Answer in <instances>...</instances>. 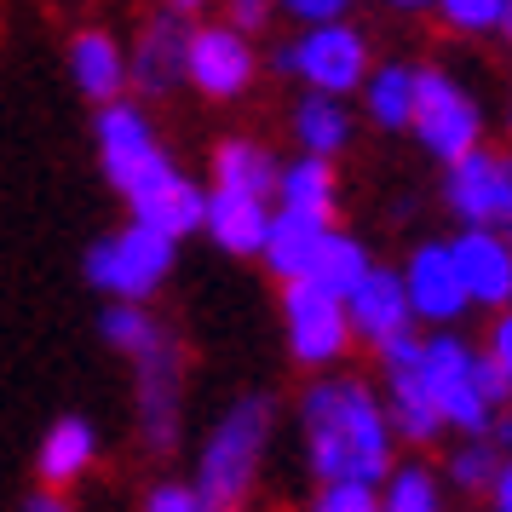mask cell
I'll list each match as a JSON object with an SVG mask.
<instances>
[{
  "instance_id": "cell-5",
  "label": "cell",
  "mask_w": 512,
  "mask_h": 512,
  "mask_svg": "<svg viewBox=\"0 0 512 512\" xmlns=\"http://www.w3.org/2000/svg\"><path fill=\"white\" fill-rule=\"evenodd\" d=\"M288 340L305 363H328L334 351L346 346V311L340 294L317 277H288Z\"/></svg>"
},
{
  "instance_id": "cell-39",
  "label": "cell",
  "mask_w": 512,
  "mask_h": 512,
  "mask_svg": "<svg viewBox=\"0 0 512 512\" xmlns=\"http://www.w3.org/2000/svg\"><path fill=\"white\" fill-rule=\"evenodd\" d=\"M507 179H512V162H507ZM495 231H507V242H512V196H507V213H501V225Z\"/></svg>"
},
{
  "instance_id": "cell-31",
  "label": "cell",
  "mask_w": 512,
  "mask_h": 512,
  "mask_svg": "<svg viewBox=\"0 0 512 512\" xmlns=\"http://www.w3.org/2000/svg\"><path fill=\"white\" fill-rule=\"evenodd\" d=\"M495 461H501V449H495V443H484V449H461V455H455V484L478 489V484H489V478H501Z\"/></svg>"
},
{
  "instance_id": "cell-10",
  "label": "cell",
  "mask_w": 512,
  "mask_h": 512,
  "mask_svg": "<svg viewBox=\"0 0 512 512\" xmlns=\"http://www.w3.org/2000/svg\"><path fill=\"white\" fill-rule=\"evenodd\" d=\"M98 150H104V173H110V185H121V190H133L150 167L162 162V150L150 144L144 116L139 110H127V104H110V110L98 116Z\"/></svg>"
},
{
  "instance_id": "cell-14",
  "label": "cell",
  "mask_w": 512,
  "mask_h": 512,
  "mask_svg": "<svg viewBox=\"0 0 512 512\" xmlns=\"http://www.w3.org/2000/svg\"><path fill=\"white\" fill-rule=\"evenodd\" d=\"M409 294H415V311L420 317H432V323H449L455 311H461L472 294H466V277L461 265H455V248H420L409 259Z\"/></svg>"
},
{
  "instance_id": "cell-8",
  "label": "cell",
  "mask_w": 512,
  "mask_h": 512,
  "mask_svg": "<svg viewBox=\"0 0 512 512\" xmlns=\"http://www.w3.org/2000/svg\"><path fill=\"white\" fill-rule=\"evenodd\" d=\"M139 363V409H144V432L156 449H173L179 438V346L173 340H156V346L133 357Z\"/></svg>"
},
{
  "instance_id": "cell-25",
  "label": "cell",
  "mask_w": 512,
  "mask_h": 512,
  "mask_svg": "<svg viewBox=\"0 0 512 512\" xmlns=\"http://www.w3.org/2000/svg\"><path fill=\"white\" fill-rule=\"evenodd\" d=\"M369 110L380 127H409L415 121V75L409 70H380L369 87Z\"/></svg>"
},
{
  "instance_id": "cell-1",
  "label": "cell",
  "mask_w": 512,
  "mask_h": 512,
  "mask_svg": "<svg viewBox=\"0 0 512 512\" xmlns=\"http://www.w3.org/2000/svg\"><path fill=\"white\" fill-rule=\"evenodd\" d=\"M265 426H271V403L265 397H248V403H236L231 415L219 420V432L202 449V484H196L208 495V507H236L248 495L254 461L265 449Z\"/></svg>"
},
{
  "instance_id": "cell-18",
  "label": "cell",
  "mask_w": 512,
  "mask_h": 512,
  "mask_svg": "<svg viewBox=\"0 0 512 512\" xmlns=\"http://www.w3.org/2000/svg\"><path fill=\"white\" fill-rule=\"evenodd\" d=\"M323 242H328V219L282 208V219H271V236H265V259L277 265V277H311Z\"/></svg>"
},
{
  "instance_id": "cell-6",
  "label": "cell",
  "mask_w": 512,
  "mask_h": 512,
  "mask_svg": "<svg viewBox=\"0 0 512 512\" xmlns=\"http://www.w3.org/2000/svg\"><path fill=\"white\" fill-rule=\"evenodd\" d=\"M426 374H432V392H438L443 420H455L466 432H484L495 403H489L484 386H478V357H472L461 340H432V346H426Z\"/></svg>"
},
{
  "instance_id": "cell-30",
  "label": "cell",
  "mask_w": 512,
  "mask_h": 512,
  "mask_svg": "<svg viewBox=\"0 0 512 512\" xmlns=\"http://www.w3.org/2000/svg\"><path fill=\"white\" fill-rule=\"evenodd\" d=\"M317 512H380V501L369 495V484H363V478H328Z\"/></svg>"
},
{
  "instance_id": "cell-40",
  "label": "cell",
  "mask_w": 512,
  "mask_h": 512,
  "mask_svg": "<svg viewBox=\"0 0 512 512\" xmlns=\"http://www.w3.org/2000/svg\"><path fill=\"white\" fill-rule=\"evenodd\" d=\"M167 6H179V12H190V6H202V0H167Z\"/></svg>"
},
{
  "instance_id": "cell-35",
  "label": "cell",
  "mask_w": 512,
  "mask_h": 512,
  "mask_svg": "<svg viewBox=\"0 0 512 512\" xmlns=\"http://www.w3.org/2000/svg\"><path fill=\"white\" fill-rule=\"evenodd\" d=\"M495 357H501V363L512 369V311L501 317V323H495Z\"/></svg>"
},
{
  "instance_id": "cell-15",
  "label": "cell",
  "mask_w": 512,
  "mask_h": 512,
  "mask_svg": "<svg viewBox=\"0 0 512 512\" xmlns=\"http://www.w3.org/2000/svg\"><path fill=\"white\" fill-rule=\"evenodd\" d=\"M346 305H351V323L380 346V340H392L397 328H409V305H415V294H409V277L369 271V277L346 294Z\"/></svg>"
},
{
  "instance_id": "cell-7",
  "label": "cell",
  "mask_w": 512,
  "mask_h": 512,
  "mask_svg": "<svg viewBox=\"0 0 512 512\" xmlns=\"http://www.w3.org/2000/svg\"><path fill=\"white\" fill-rule=\"evenodd\" d=\"M127 202H133V213H139L144 225H156V231H167V236H185V231H196V225L208 219L202 190L185 185V179H179L167 162L150 167L139 185L127 190Z\"/></svg>"
},
{
  "instance_id": "cell-9",
  "label": "cell",
  "mask_w": 512,
  "mask_h": 512,
  "mask_svg": "<svg viewBox=\"0 0 512 512\" xmlns=\"http://www.w3.org/2000/svg\"><path fill=\"white\" fill-rule=\"evenodd\" d=\"M507 196H512V179L501 156L472 150L461 162H449V208L461 213L466 225H501Z\"/></svg>"
},
{
  "instance_id": "cell-29",
  "label": "cell",
  "mask_w": 512,
  "mask_h": 512,
  "mask_svg": "<svg viewBox=\"0 0 512 512\" xmlns=\"http://www.w3.org/2000/svg\"><path fill=\"white\" fill-rule=\"evenodd\" d=\"M455 29H495L507 18V0H438Z\"/></svg>"
},
{
  "instance_id": "cell-27",
  "label": "cell",
  "mask_w": 512,
  "mask_h": 512,
  "mask_svg": "<svg viewBox=\"0 0 512 512\" xmlns=\"http://www.w3.org/2000/svg\"><path fill=\"white\" fill-rule=\"evenodd\" d=\"M104 340L116 351H127V357H144V351L162 340V328L150 323L144 311H133V305H110L104 311Z\"/></svg>"
},
{
  "instance_id": "cell-16",
  "label": "cell",
  "mask_w": 512,
  "mask_h": 512,
  "mask_svg": "<svg viewBox=\"0 0 512 512\" xmlns=\"http://www.w3.org/2000/svg\"><path fill=\"white\" fill-rule=\"evenodd\" d=\"M346 392V455H351V478H363V484H374V478H386V415H380V403H374L357 380H346L340 386Z\"/></svg>"
},
{
  "instance_id": "cell-21",
  "label": "cell",
  "mask_w": 512,
  "mask_h": 512,
  "mask_svg": "<svg viewBox=\"0 0 512 512\" xmlns=\"http://www.w3.org/2000/svg\"><path fill=\"white\" fill-rule=\"evenodd\" d=\"M70 64H75L81 93H93V98L110 104V93L121 87V52H116V41H110V35H98V29H87V35H75Z\"/></svg>"
},
{
  "instance_id": "cell-23",
  "label": "cell",
  "mask_w": 512,
  "mask_h": 512,
  "mask_svg": "<svg viewBox=\"0 0 512 512\" xmlns=\"http://www.w3.org/2000/svg\"><path fill=\"white\" fill-rule=\"evenodd\" d=\"M282 202L294 213H311V219H328V213H334V173L323 167V156L294 162L282 173Z\"/></svg>"
},
{
  "instance_id": "cell-4",
  "label": "cell",
  "mask_w": 512,
  "mask_h": 512,
  "mask_svg": "<svg viewBox=\"0 0 512 512\" xmlns=\"http://www.w3.org/2000/svg\"><path fill=\"white\" fill-rule=\"evenodd\" d=\"M380 357L392 369V397H397V426L403 438L432 443L438 438V392H432V374H426V346H420L409 328H397L392 340H380Z\"/></svg>"
},
{
  "instance_id": "cell-28",
  "label": "cell",
  "mask_w": 512,
  "mask_h": 512,
  "mask_svg": "<svg viewBox=\"0 0 512 512\" xmlns=\"http://www.w3.org/2000/svg\"><path fill=\"white\" fill-rule=\"evenodd\" d=\"M386 512H438V489L426 472H397L392 495H386Z\"/></svg>"
},
{
  "instance_id": "cell-13",
  "label": "cell",
  "mask_w": 512,
  "mask_h": 512,
  "mask_svg": "<svg viewBox=\"0 0 512 512\" xmlns=\"http://www.w3.org/2000/svg\"><path fill=\"white\" fill-rule=\"evenodd\" d=\"M300 75L317 81L323 93H351L363 81V41L351 29H340V18L323 29H311L300 41Z\"/></svg>"
},
{
  "instance_id": "cell-11",
  "label": "cell",
  "mask_w": 512,
  "mask_h": 512,
  "mask_svg": "<svg viewBox=\"0 0 512 512\" xmlns=\"http://www.w3.org/2000/svg\"><path fill=\"white\" fill-rule=\"evenodd\" d=\"M248 75H254V52L242 41V29H196V41H190V81L213 98H231L248 87Z\"/></svg>"
},
{
  "instance_id": "cell-34",
  "label": "cell",
  "mask_w": 512,
  "mask_h": 512,
  "mask_svg": "<svg viewBox=\"0 0 512 512\" xmlns=\"http://www.w3.org/2000/svg\"><path fill=\"white\" fill-rule=\"evenodd\" d=\"M231 24L236 29H259L265 24V0H231Z\"/></svg>"
},
{
  "instance_id": "cell-24",
  "label": "cell",
  "mask_w": 512,
  "mask_h": 512,
  "mask_svg": "<svg viewBox=\"0 0 512 512\" xmlns=\"http://www.w3.org/2000/svg\"><path fill=\"white\" fill-rule=\"evenodd\" d=\"M294 127H300V139L317 150V156H328V150H340L346 144V110H340V98L334 93H311L294 110Z\"/></svg>"
},
{
  "instance_id": "cell-36",
  "label": "cell",
  "mask_w": 512,
  "mask_h": 512,
  "mask_svg": "<svg viewBox=\"0 0 512 512\" xmlns=\"http://www.w3.org/2000/svg\"><path fill=\"white\" fill-rule=\"evenodd\" d=\"M495 507H501V512H512V461L501 466V478H495Z\"/></svg>"
},
{
  "instance_id": "cell-2",
  "label": "cell",
  "mask_w": 512,
  "mask_h": 512,
  "mask_svg": "<svg viewBox=\"0 0 512 512\" xmlns=\"http://www.w3.org/2000/svg\"><path fill=\"white\" fill-rule=\"evenodd\" d=\"M167 265H173V236L139 219L127 236L98 242L93 254H87V277L98 288L121 294V300H144V294H156V282L167 277Z\"/></svg>"
},
{
  "instance_id": "cell-22",
  "label": "cell",
  "mask_w": 512,
  "mask_h": 512,
  "mask_svg": "<svg viewBox=\"0 0 512 512\" xmlns=\"http://www.w3.org/2000/svg\"><path fill=\"white\" fill-rule=\"evenodd\" d=\"M213 179H219L225 190H248V196L282 190L271 156H265V150H254V144H219V156H213Z\"/></svg>"
},
{
  "instance_id": "cell-17",
  "label": "cell",
  "mask_w": 512,
  "mask_h": 512,
  "mask_svg": "<svg viewBox=\"0 0 512 512\" xmlns=\"http://www.w3.org/2000/svg\"><path fill=\"white\" fill-rule=\"evenodd\" d=\"M455 265H461L472 300H484V305L512 300V254H507V242L489 236L484 225H472V231L455 242Z\"/></svg>"
},
{
  "instance_id": "cell-12",
  "label": "cell",
  "mask_w": 512,
  "mask_h": 512,
  "mask_svg": "<svg viewBox=\"0 0 512 512\" xmlns=\"http://www.w3.org/2000/svg\"><path fill=\"white\" fill-rule=\"evenodd\" d=\"M190 41H196V35L179 24V6L144 24L139 52H133V81H139V93H167L179 75H190Z\"/></svg>"
},
{
  "instance_id": "cell-20",
  "label": "cell",
  "mask_w": 512,
  "mask_h": 512,
  "mask_svg": "<svg viewBox=\"0 0 512 512\" xmlns=\"http://www.w3.org/2000/svg\"><path fill=\"white\" fill-rule=\"evenodd\" d=\"M87 461H93V426L87 420H58L47 432V443H41V478L52 489H64Z\"/></svg>"
},
{
  "instance_id": "cell-42",
  "label": "cell",
  "mask_w": 512,
  "mask_h": 512,
  "mask_svg": "<svg viewBox=\"0 0 512 512\" xmlns=\"http://www.w3.org/2000/svg\"><path fill=\"white\" fill-rule=\"evenodd\" d=\"M397 6H432V0H397Z\"/></svg>"
},
{
  "instance_id": "cell-38",
  "label": "cell",
  "mask_w": 512,
  "mask_h": 512,
  "mask_svg": "<svg viewBox=\"0 0 512 512\" xmlns=\"http://www.w3.org/2000/svg\"><path fill=\"white\" fill-rule=\"evenodd\" d=\"M24 512H70V507H64V501H58V495L47 489V495H29V507H24Z\"/></svg>"
},
{
  "instance_id": "cell-33",
  "label": "cell",
  "mask_w": 512,
  "mask_h": 512,
  "mask_svg": "<svg viewBox=\"0 0 512 512\" xmlns=\"http://www.w3.org/2000/svg\"><path fill=\"white\" fill-rule=\"evenodd\" d=\"M288 12L294 18H311V24H334L346 12V0H288Z\"/></svg>"
},
{
  "instance_id": "cell-26",
  "label": "cell",
  "mask_w": 512,
  "mask_h": 512,
  "mask_svg": "<svg viewBox=\"0 0 512 512\" xmlns=\"http://www.w3.org/2000/svg\"><path fill=\"white\" fill-rule=\"evenodd\" d=\"M317 282H328L334 294H351L357 282L369 277V259H363V248L351 242V236H334L328 231V242H323V254H317V271H311Z\"/></svg>"
},
{
  "instance_id": "cell-41",
  "label": "cell",
  "mask_w": 512,
  "mask_h": 512,
  "mask_svg": "<svg viewBox=\"0 0 512 512\" xmlns=\"http://www.w3.org/2000/svg\"><path fill=\"white\" fill-rule=\"evenodd\" d=\"M501 29H507V41H512V0H507V18H501Z\"/></svg>"
},
{
  "instance_id": "cell-37",
  "label": "cell",
  "mask_w": 512,
  "mask_h": 512,
  "mask_svg": "<svg viewBox=\"0 0 512 512\" xmlns=\"http://www.w3.org/2000/svg\"><path fill=\"white\" fill-rule=\"evenodd\" d=\"M495 449H501V455L512 461V415H501V420H495Z\"/></svg>"
},
{
  "instance_id": "cell-32",
  "label": "cell",
  "mask_w": 512,
  "mask_h": 512,
  "mask_svg": "<svg viewBox=\"0 0 512 512\" xmlns=\"http://www.w3.org/2000/svg\"><path fill=\"white\" fill-rule=\"evenodd\" d=\"M144 512H213L208 495L202 489H179V484H162L150 501H144Z\"/></svg>"
},
{
  "instance_id": "cell-19",
  "label": "cell",
  "mask_w": 512,
  "mask_h": 512,
  "mask_svg": "<svg viewBox=\"0 0 512 512\" xmlns=\"http://www.w3.org/2000/svg\"><path fill=\"white\" fill-rule=\"evenodd\" d=\"M208 225H213V236H219V248H231V254H254V248H265V236H271V219L259 208V196L225 190V185L213 190Z\"/></svg>"
},
{
  "instance_id": "cell-3",
  "label": "cell",
  "mask_w": 512,
  "mask_h": 512,
  "mask_svg": "<svg viewBox=\"0 0 512 512\" xmlns=\"http://www.w3.org/2000/svg\"><path fill=\"white\" fill-rule=\"evenodd\" d=\"M415 133L443 162H461V156L478 150V110H472V98L449 75H438V70L415 75Z\"/></svg>"
}]
</instances>
